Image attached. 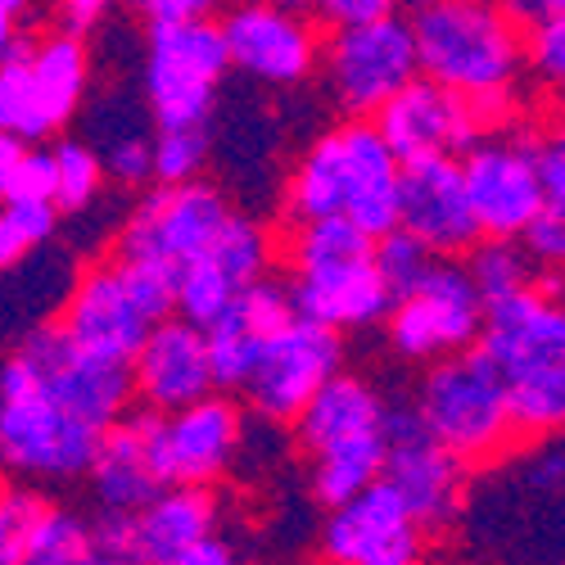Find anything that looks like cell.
Masks as SVG:
<instances>
[{"label": "cell", "mask_w": 565, "mask_h": 565, "mask_svg": "<svg viewBox=\"0 0 565 565\" xmlns=\"http://www.w3.org/2000/svg\"><path fill=\"white\" fill-rule=\"evenodd\" d=\"M122 6L146 28H154V23H185V19H217L235 0H122Z\"/></svg>", "instance_id": "cell-41"}, {"label": "cell", "mask_w": 565, "mask_h": 565, "mask_svg": "<svg viewBox=\"0 0 565 565\" xmlns=\"http://www.w3.org/2000/svg\"><path fill=\"white\" fill-rule=\"evenodd\" d=\"M90 96V51L82 32H0V127L45 146L60 140Z\"/></svg>", "instance_id": "cell-5"}, {"label": "cell", "mask_w": 565, "mask_h": 565, "mask_svg": "<svg viewBox=\"0 0 565 565\" xmlns=\"http://www.w3.org/2000/svg\"><path fill=\"white\" fill-rule=\"evenodd\" d=\"M420 73L480 105L489 127L530 73V28L507 0H426L412 10Z\"/></svg>", "instance_id": "cell-1"}, {"label": "cell", "mask_w": 565, "mask_h": 565, "mask_svg": "<svg viewBox=\"0 0 565 565\" xmlns=\"http://www.w3.org/2000/svg\"><path fill=\"white\" fill-rule=\"evenodd\" d=\"M235 73L222 19L154 23L140 55V90L159 118V127L213 122L222 86Z\"/></svg>", "instance_id": "cell-9"}, {"label": "cell", "mask_w": 565, "mask_h": 565, "mask_svg": "<svg viewBox=\"0 0 565 565\" xmlns=\"http://www.w3.org/2000/svg\"><path fill=\"white\" fill-rule=\"evenodd\" d=\"M561 109H565V96H561Z\"/></svg>", "instance_id": "cell-48"}, {"label": "cell", "mask_w": 565, "mask_h": 565, "mask_svg": "<svg viewBox=\"0 0 565 565\" xmlns=\"http://www.w3.org/2000/svg\"><path fill=\"white\" fill-rule=\"evenodd\" d=\"M484 312H489V299L480 295L466 258H435L426 276L394 299L385 335L403 362L430 366L448 353L480 344Z\"/></svg>", "instance_id": "cell-13"}, {"label": "cell", "mask_w": 565, "mask_h": 565, "mask_svg": "<svg viewBox=\"0 0 565 565\" xmlns=\"http://www.w3.org/2000/svg\"><path fill=\"white\" fill-rule=\"evenodd\" d=\"M55 185H60L55 150H41L14 131L0 136V195L6 200H55Z\"/></svg>", "instance_id": "cell-33"}, {"label": "cell", "mask_w": 565, "mask_h": 565, "mask_svg": "<svg viewBox=\"0 0 565 565\" xmlns=\"http://www.w3.org/2000/svg\"><path fill=\"white\" fill-rule=\"evenodd\" d=\"M556 286H561V295H565V271H561V276H556Z\"/></svg>", "instance_id": "cell-47"}, {"label": "cell", "mask_w": 565, "mask_h": 565, "mask_svg": "<svg viewBox=\"0 0 565 565\" xmlns=\"http://www.w3.org/2000/svg\"><path fill=\"white\" fill-rule=\"evenodd\" d=\"M344 371V331L326 326L317 317H295L290 326H280L276 335H267L258 366L245 381V407L271 426L290 420L317 398L326 381H335Z\"/></svg>", "instance_id": "cell-14"}, {"label": "cell", "mask_w": 565, "mask_h": 565, "mask_svg": "<svg viewBox=\"0 0 565 565\" xmlns=\"http://www.w3.org/2000/svg\"><path fill=\"white\" fill-rule=\"evenodd\" d=\"M286 213L349 217L371 235H390L403 222V159L375 118H344L317 131L286 181Z\"/></svg>", "instance_id": "cell-2"}, {"label": "cell", "mask_w": 565, "mask_h": 565, "mask_svg": "<svg viewBox=\"0 0 565 565\" xmlns=\"http://www.w3.org/2000/svg\"><path fill=\"white\" fill-rule=\"evenodd\" d=\"M51 6H55V14H60L64 28H73V32L86 36L90 28H100L109 19L114 0H51Z\"/></svg>", "instance_id": "cell-43"}, {"label": "cell", "mask_w": 565, "mask_h": 565, "mask_svg": "<svg viewBox=\"0 0 565 565\" xmlns=\"http://www.w3.org/2000/svg\"><path fill=\"white\" fill-rule=\"evenodd\" d=\"M507 10L530 28L539 19H565V0H507Z\"/></svg>", "instance_id": "cell-44"}, {"label": "cell", "mask_w": 565, "mask_h": 565, "mask_svg": "<svg viewBox=\"0 0 565 565\" xmlns=\"http://www.w3.org/2000/svg\"><path fill=\"white\" fill-rule=\"evenodd\" d=\"M439 258H466L480 245V217L466 191L461 154H420L403 163V222Z\"/></svg>", "instance_id": "cell-21"}, {"label": "cell", "mask_w": 565, "mask_h": 565, "mask_svg": "<svg viewBox=\"0 0 565 565\" xmlns=\"http://www.w3.org/2000/svg\"><path fill=\"white\" fill-rule=\"evenodd\" d=\"M286 271L299 312L335 331H371L390 321L398 299L375 258V235L349 217L290 222Z\"/></svg>", "instance_id": "cell-3"}, {"label": "cell", "mask_w": 565, "mask_h": 565, "mask_svg": "<svg viewBox=\"0 0 565 565\" xmlns=\"http://www.w3.org/2000/svg\"><path fill=\"white\" fill-rule=\"evenodd\" d=\"M177 312V280L122 254L90 263L60 308L68 331L105 358L136 362L154 326Z\"/></svg>", "instance_id": "cell-7"}, {"label": "cell", "mask_w": 565, "mask_h": 565, "mask_svg": "<svg viewBox=\"0 0 565 565\" xmlns=\"http://www.w3.org/2000/svg\"><path fill=\"white\" fill-rule=\"evenodd\" d=\"M271 258H276L271 231L249 213H231V222L217 231V241L177 276V312L200 326H213L263 276H271Z\"/></svg>", "instance_id": "cell-19"}, {"label": "cell", "mask_w": 565, "mask_h": 565, "mask_svg": "<svg viewBox=\"0 0 565 565\" xmlns=\"http://www.w3.org/2000/svg\"><path fill=\"white\" fill-rule=\"evenodd\" d=\"M466 267L489 303L539 280V263L530 258L525 241H515V235H480V245L466 254Z\"/></svg>", "instance_id": "cell-30"}, {"label": "cell", "mask_w": 565, "mask_h": 565, "mask_svg": "<svg viewBox=\"0 0 565 565\" xmlns=\"http://www.w3.org/2000/svg\"><path fill=\"white\" fill-rule=\"evenodd\" d=\"M403 0H312V14L331 28H344V23H366V19H381V14H394Z\"/></svg>", "instance_id": "cell-42"}, {"label": "cell", "mask_w": 565, "mask_h": 565, "mask_svg": "<svg viewBox=\"0 0 565 565\" xmlns=\"http://www.w3.org/2000/svg\"><path fill=\"white\" fill-rule=\"evenodd\" d=\"M86 122V140L96 146V154L105 159V172L114 185H146L154 181V136H159V118L146 100V90H105V96L90 100V109H82Z\"/></svg>", "instance_id": "cell-27"}, {"label": "cell", "mask_w": 565, "mask_h": 565, "mask_svg": "<svg viewBox=\"0 0 565 565\" xmlns=\"http://www.w3.org/2000/svg\"><path fill=\"white\" fill-rule=\"evenodd\" d=\"M131 366H136V398L159 412H177L217 390L209 331L181 312L154 326V335L136 353Z\"/></svg>", "instance_id": "cell-26"}, {"label": "cell", "mask_w": 565, "mask_h": 565, "mask_svg": "<svg viewBox=\"0 0 565 565\" xmlns=\"http://www.w3.org/2000/svg\"><path fill=\"white\" fill-rule=\"evenodd\" d=\"M530 73L565 96V19L530 23Z\"/></svg>", "instance_id": "cell-38"}, {"label": "cell", "mask_w": 565, "mask_h": 565, "mask_svg": "<svg viewBox=\"0 0 565 565\" xmlns=\"http://www.w3.org/2000/svg\"><path fill=\"white\" fill-rule=\"evenodd\" d=\"M0 561L6 565H96V525L73 507L10 484L0 498Z\"/></svg>", "instance_id": "cell-23"}, {"label": "cell", "mask_w": 565, "mask_h": 565, "mask_svg": "<svg viewBox=\"0 0 565 565\" xmlns=\"http://www.w3.org/2000/svg\"><path fill=\"white\" fill-rule=\"evenodd\" d=\"M140 561L146 565H185L200 543L222 534V502L213 484H168L150 507L136 511Z\"/></svg>", "instance_id": "cell-28"}, {"label": "cell", "mask_w": 565, "mask_h": 565, "mask_svg": "<svg viewBox=\"0 0 565 565\" xmlns=\"http://www.w3.org/2000/svg\"><path fill=\"white\" fill-rule=\"evenodd\" d=\"M51 150H55V168H60V185H55L60 213H64V217L86 213L90 204L100 200L105 181H109L105 159L96 154V146H90L86 136H60Z\"/></svg>", "instance_id": "cell-32"}, {"label": "cell", "mask_w": 565, "mask_h": 565, "mask_svg": "<svg viewBox=\"0 0 565 565\" xmlns=\"http://www.w3.org/2000/svg\"><path fill=\"white\" fill-rule=\"evenodd\" d=\"M480 349L507 375L561 366L565 362V295L556 280H534L525 290L493 299L484 312Z\"/></svg>", "instance_id": "cell-24"}, {"label": "cell", "mask_w": 565, "mask_h": 565, "mask_svg": "<svg viewBox=\"0 0 565 565\" xmlns=\"http://www.w3.org/2000/svg\"><path fill=\"white\" fill-rule=\"evenodd\" d=\"M426 525L407 498L381 476L349 502L326 511L321 556L335 565H412L426 556Z\"/></svg>", "instance_id": "cell-17"}, {"label": "cell", "mask_w": 565, "mask_h": 565, "mask_svg": "<svg viewBox=\"0 0 565 565\" xmlns=\"http://www.w3.org/2000/svg\"><path fill=\"white\" fill-rule=\"evenodd\" d=\"M159 426H163V412L140 403L105 430L96 466L86 476L90 498L100 502V511H140L168 489L159 466Z\"/></svg>", "instance_id": "cell-25"}, {"label": "cell", "mask_w": 565, "mask_h": 565, "mask_svg": "<svg viewBox=\"0 0 565 565\" xmlns=\"http://www.w3.org/2000/svg\"><path fill=\"white\" fill-rule=\"evenodd\" d=\"M466 457L452 452L412 398H390V461L385 480L407 498L430 539H444L461 521L466 498Z\"/></svg>", "instance_id": "cell-15"}, {"label": "cell", "mask_w": 565, "mask_h": 565, "mask_svg": "<svg viewBox=\"0 0 565 565\" xmlns=\"http://www.w3.org/2000/svg\"><path fill=\"white\" fill-rule=\"evenodd\" d=\"M312 19L317 14L280 6V0H235L222 14L235 73L267 90L303 86L312 73H321V45H326Z\"/></svg>", "instance_id": "cell-16"}, {"label": "cell", "mask_w": 565, "mask_h": 565, "mask_svg": "<svg viewBox=\"0 0 565 565\" xmlns=\"http://www.w3.org/2000/svg\"><path fill=\"white\" fill-rule=\"evenodd\" d=\"M385 140L398 150V159H420V154H466L489 127L480 105L461 96V90L435 82V77H412L398 96L375 114Z\"/></svg>", "instance_id": "cell-20"}, {"label": "cell", "mask_w": 565, "mask_h": 565, "mask_svg": "<svg viewBox=\"0 0 565 565\" xmlns=\"http://www.w3.org/2000/svg\"><path fill=\"white\" fill-rule=\"evenodd\" d=\"M213 159V131L209 122L195 127H159L154 136V181H200Z\"/></svg>", "instance_id": "cell-35"}, {"label": "cell", "mask_w": 565, "mask_h": 565, "mask_svg": "<svg viewBox=\"0 0 565 565\" xmlns=\"http://www.w3.org/2000/svg\"><path fill=\"white\" fill-rule=\"evenodd\" d=\"M412 403L426 416V426L466 461H493L515 435L511 375L480 344L430 362L412 390Z\"/></svg>", "instance_id": "cell-8"}, {"label": "cell", "mask_w": 565, "mask_h": 565, "mask_svg": "<svg viewBox=\"0 0 565 565\" xmlns=\"http://www.w3.org/2000/svg\"><path fill=\"white\" fill-rule=\"evenodd\" d=\"M245 439V412L226 390H213L200 403L163 412L159 426V466L168 484H213L222 480Z\"/></svg>", "instance_id": "cell-22"}, {"label": "cell", "mask_w": 565, "mask_h": 565, "mask_svg": "<svg viewBox=\"0 0 565 565\" xmlns=\"http://www.w3.org/2000/svg\"><path fill=\"white\" fill-rule=\"evenodd\" d=\"M36 0H0V32H19L23 19H32Z\"/></svg>", "instance_id": "cell-45"}, {"label": "cell", "mask_w": 565, "mask_h": 565, "mask_svg": "<svg viewBox=\"0 0 565 565\" xmlns=\"http://www.w3.org/2000/svg\"><path fill=\"white\" fill-rule=\"evenodd\" d=\"M521 241H525L530 258L539 263V271H552V276H561V271H565V213L543 209V213L525 226Z\"/></svg>", "instance_id": "cell-40"}, {"label": "cell", "mask_w": 565, "mask_h": 565, "mask_svg": "<svg viewBox=\"0 0 565 565\" xmlns=\"http://www.w3.org/2000/svg\"><path fill=\"white\" fill-rule=\"evenodd\" d=\"M105 430L68 412L55 394L36 385L19 353L0 366V457L10 476L28 484H73L86 480Z\"/></svg>", "instance_id": "cell-6"}, {"label": "cell", "mask_w": 565, "mask_h": 565, "mask_svg": "<svg viewBox=\"0 0 565 565\" xmlns=\"http://www.w3.org/2000/svg\"><path fill=\"white\" fill-rule=\"evenodd\" d=\"M231 200L226 191L200 181H154L146 195L131 204V213L118 226V241L114 254L131 258V263H146L163 276H181L191 267L213 241L217 231L231 222Z\"/></svg>", "instance_id": "cell-11"}, {"label": "cell", "mask_w": 565, "mask_h": 565, "mask_svg": "<svg viewBox=\"0 0 565 565\" xmlns=\"http://www.w3.org/2000/svg\"><path fill=\"white\" fill-rule=\"evenodd\" d=\"M60 217L64 213L55 200H6V213H0V267H14L28 254L51 245Z\"/></svg>", "instance_id": "cell-34"}, {"label": "cell", "mask_w": 565, "mask_h": 565, "mask_svg": "<svg viewBox=\"0 0 565 565\" xmlns=\"http://www.w3.org/2000/svg\"><path fill=\"white\" fill-rule=\"evenodd\" d=\"M461 172H466V191L484 235H515L521 241L525 226L547 209L539 159H534V136L484 131L461 154Z\"/></svg>", "instance_id": "cell-18"}, {"label": "cell", "mask_w": 565, "mask_h": 565, "mask_svg": "<svg viewBox=\"0 0 565 565\" xmlns=\"http://www.w3.org/2000/svg\"><path fill=\"white\" fill-rule=\"evenodd\" d=\"M204 331H209V349H213L217 390L241 394V390H245V381L254 375V366H258V353H263L267 335L258 331V326H254L241 308L222 312L213 326H204Z\"/></svg>", "instance_id": "cell-31"}, {"label": "cell", "mask_w": 565, "mask_h": 565, "mask_svg": "<svg viewBox=\"0 0 565 565\" xmlns=\"http://www.w3.org/2000/svg\"><path fill=\"white\" fill-rule=\"evenodd\" d=\"M534 159H539V177H543V195L547 209L565 213V118L543 127L534 136Z\"/></svg>", "instance_id": "cell-39"}, {"label": "cell", "mask_w": 565, "mask_h": 565, "mask_svg": "<svg viewBox=\"0 0 565 565\" xmlns=\"http://www.w3.org/2000/svg\"><path fill=\"white\" fill-rule=\"evenodd\" d=\"M280 6H295V10H308L312 14V0H280Z\"/></svg>", "instance_id": "cell-46"}, {"label": "cell", "mask_w": 565, "mask_h": 565, "mask_svg": "<svg viewBox=\"0 0 565 565\" xmlns=\"http://www.w3.org/2000/svg\"><path fill=\"white\" fill-rule=\"evenodd\" d=\"M10 353H19L28 362V371L36 375V385L45 394H55L68 412L90 420L96 430H109L114 420H122L131 412L136 366L86 349L60 317L28 326L23 335H14Z\"/></svg>", "instance_id": "cell-12"}, {"label": "cell", "mask_w": 565, "mask_h": 565, "mask_svg": "<svg viewBox=\"0 0 565 565\" xmlns=\"http://www.w3.org/2000/svg\"><path fill=\"white\" fill-rule=\"evenodd\" d=\"M90 525H96V565H146L136 511H100Z\"/></svg>", "instance_id": "cell-37"}, {"label": "cell", "mask_w": 565, "mask_h": 565, "mask_svg": "<svg viewBox=\"0 0 565 565\" xmlns=\"http://www.w3.org/2000/svg\"><path fill=\"white\" fill-rule=\"evenodd\" d=\"M295 444L308 466V493L331 511L385 476L390 398L366 375L340 371L295 416Z\"/></svg>", "instance_id": "cell-4"}, {"label": "cell", "mask_w": 565, "mask_h": 565, "mask_svg": "<svg viewBox=\"0 0 565 565\" xmlns=\"http://www.w3.org/2000/svg\"><path fill=\"white\" fill-rule=\"evenodd\" d=\"M412 77H420L416 28L398 10L331 28L321 45V86L344 118H375Z\"/></svg>", "instance_id": "cell-10"}, {"label": "cell", "mask_w": 565, "mask_h": 565, "mask_svg": "<svg viewBox=\"0 0 565 565\" xmlns=\"http://www.w3.org/2000/svg\"><path fill=\"white\" fill-rule=\"evenodd\" d=\"M511 416L515 435L547 439L565 430V362L511 375Z\"/></svg>", "instance_id": "cell-29"}, {"label": "cell", "mask_w": 565, "mask_h": 565, "mask_svg": "<svg viewBox=\"0 0 565 565\" xmlns=\"http://www.w3.org/2000/svg\"><path fill=\"white\" fill-rule=\"evenodd\" d=\"M375 258H381V271L390 280V290L403 295L412 290L420 276H426V267L439 258L426 241H416V235L407 226H394L390 235H375Z\"/></svg>", "instance_id": "cell-36"}]
</instances>
